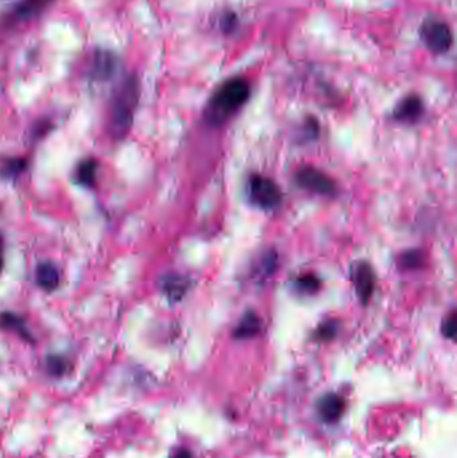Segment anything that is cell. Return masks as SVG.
Returning a JSON list of instances; mask_svg holds the SVG:
<instances>
[{
  "mask_svg": "<svg viewBox=\"0 0 457 458\" xmlns=\"http://www.w3.org/2000/svg\"><path fill=\"white\" fill-rule=\"evenodd\" d=\"M140 99L137 76H128L115 90L109 113V133L115 139H124L133 126L134 114Z\"/></svg>",
  "mask_w": 457,
  "mask_h": 458,
  "instance_id": "obj_1",
  "label": "cell"
},
{
  "mask_svg": "<svg viewBox=\"0 0 457 458\" xmlns=\"http://www.w3.org/2000/svg\"><path fill=\"white\" fill-rule=\"evenodd\" d=\"M251 94L247 80L243 78H232L224 82L210 98L206 110V118L210 125H222L239 109L243 108Z\"/></svg>",
  "mask_w": 457,
  "mask_h": 458,
  "instance_id": "obj_2",
  "label": "cell"
},
{
  "mask_svg": "<svg viewBox=\"0 0 457 458\" xmlns=\"http://www.w3.org/2000/svg\"><path fill=\"white\" fill-rule=\"evenodd\" d=\"M248 196L262 210H275L282 203V193L278 185L263 176L255 174L248 181Z\"/></svg>",
  "mask_w": 457,
  "mask_h": 458,
  "instance_id": "obj_3",
  "label": "cell"
},
{
  "mask_svg": "<svg viewBox=\"0 0 457 458\" xmlns=\"http://www.w3.org/2000/svg\"><path fill=\"white\" fill-rule=\"evenodd\" d=\"M419 35L426 47L435 54H444L452 47V33L449 27L440 20L424 22L419 28Z\"/></svg>",
  "mask_w": 457,
  "mask_h": 458,
  "instance_id": "obj_4",
  "label": "cell"
},
{
  "mask_svg": "<svg viewBox=\"0 0 457 458\" xmlns=\"http://www.w3.org/2000/svg\"><path fill=\"white\" fill-rule=\"evenodd\" d=\"M297 183L301 188L318 193L322 196H334L337 193V187L334 181L324 172L313 168L304 167L297 172Z\"/></svg>",
  "mask_w": 457,
  "mask_h": 458,
  "instance_id": "obj_5",
  "label": "cell"
},
{
  "mask_svg": "<svg viewBox=\"0 0 457 458\" xmlns=\"http://www.w3.org/2000/svg\"><path fill=\"white\" fill-rule=\"evenodd\" d=\"M117 70V57L109 50H97L92 60L90 76L98 82L112 79Z\"/></svg>",
  "mask_w": 457,
  "mask_h": 458,
  "instance_id": "obj_6",
  "label": "cell"
},
{
  "mask_svg": "<svg viewBox=\"0 0 457 458\" xmlns=\"http://www.w3.org/2000/svg\"><path fill=\"white\" fill-rule=\"evenodd\" d=\"M354 286H356V292L362 302V305H367L370 298L373 296L374 292V272L372 267L367 263H361L354 276Z\"/></svg>",
  "mask_w": 457,
  "mask_h": 458,
  "instance_id": "obj_7",
  "label": "cell"
},
{
  "mask_svg": "<svg viewBox=\"0 0 457 458\" xmlns=\"http://www.w3.org/2000/svg\"><path fill=\"white\" fill-rule=\"evenodd\" d=\"M53 0H20L8 15L10 23L30 20L42 14Z\"/></svg>",
  "mask_w": 457,
  "mask_h": 458,
  "instance_id": "obj_8",
  "label": "cell"
},
{
  "mask_svg": "<svg viewBox=\"0 0 457 458\" xmlns=\"http://www.w3.org/2000/svg\"><path fill=\"white\" fill-rule=\"evenodd\" d=\"M422 112H424V105L421 98L417 96H409L401 101L393 115L394 119L400 122L413 124L422 115Z\"/></svg>",
  "mask_w": 457,
  "mask_h": 458,
  "instance_id": "obj_9",
  "label": "cell"
},
{
  "mask_svg": "<svg viewBox=\"0 0 457 458\" xmlns=\"http://www.w3.org/2000/svg\"><path fill=\"white\" fill-rule=\"evenodd\" d=\"M35 279H37V283L42 289H44L47 292H51L59 286V279L60 278H59L58 268L50 262H44V263L39 264L38 268H37Z\"/></svg>",
  "mask_w": 457,
  "mask_h": 458,
  "instance_id": "obj_10",
  "label": "cell"
},
{
  "mask_svg": "<svg viewBox=\"0 0 457 458\" xmlns=\"http://www.w3.org/2000/svg\"><path fill=\"white\" fill-rule=\"evenodd\" d=\"M319 414L326 422H334L342 416L344 402L337 394H329L319 402Z\"/></svg>",
  "mask_w": 457,
  "mask_h": 458,
  "instance_id": "obj_11",
  "label": "cell"
},
{
  "mask_svg": "<svg viewBox=\"0 0 457 458\" xmlns=\"http://www.w3.org/2000/svg\"><path fill=\"white\" fill-rule=\"evenodd\" d=\"M260 328H262L260 318L255 312L249 311L242 318V321L239 322V325L235 328L233 337L236 339H248V338H252V337L258 335Z\"/></svg>",
  "mask_w": 457,
  "mask_h": 458,
  "instance_id": "obj_12",
  "label": "cell"
},
{
  "mask_svg": "<svg viewBox=\"0 0 457 458\" xmlns=\"http://www.w3.org/2000/svg\"><path fill=\"white\" fill-rule=\"evenodd\" d=\"M161 288L171 300L177 302L185 295L188 289V282L178 275H168L163 279Z\"/></svg>",
  "mask_w": 457,
  "mask_h": 458,
  "instance_id": "obj_13",
  "label": "cell"
},
{
  "mask_svg": "<svg viewBox=\"0 0 457 458\" xmlns=\"http://www.w3.org/2000/svg\"><path fill=\"white\" fill-rule=\"evenodd\" d=\"M0 328L13 331L20 335L22 338L31 341V335L27 331V327H26L23 318H20L19 315H17L14 312H0Z\"/></svg>",
  "mask_w": 457,
  "mask_h": 458,
  "instance_id": "obj_14",
  "label": "cell"
},
{
  "mask_svg": "<svg viewBox=\"0 0 457 458\" xmlns=\"http://www.w3.org/2000/svg\"><path fill=\"white\" fill-rule=\"evenodd\" d=\"M97 169H98V164L93 158H88L79 162L76 173L78 184L89 188L93 187L96 184Z\"/></svg>",
  "mask_w": 457,
  "mask_h": 458,
  "instance_id": "obj_15",
  "label": "cell"
},
{
  "mask_svg": "<svg viewBox=\"0 0 457 458\" xmlns=\"http://www.w3.org/2000/svg\"><path fill=\"white\" fill-rule=\"evenodd\" d=\"M27 162L22 157H11L3 161L0 167V174L6 178H14L24 172Z\"/></svg>",
  "mask_w": 457,
  "mask_h": 458,
  "instance_id": "obj_16",
  "label": "cell"
},
{
  "mask_svg": "<svg viewBox=\"0 0 457 458\" xmlns=\"http://www.w3.org/2000/svg\"><path fill=\"white\" fill-rule=\"evenodd\" d=\"M401 267L405 269H417L424 266V253L419 249H410L402 253L400 259Z\"/></svg>",
  "mask_w": 457,
  "mask_h": 458,
  "instance_id": "obj_17",
  "label": "cell"
},
{
  "mask_svg": "<svg viewBox=\"0 0 457 458\" xmlns=\"http://www.w3.org/2000/svg\"><path fill=\"white\" fill-rule=\"evenodd\" d=\"M295 287H297L298 291H301V292H305V294H314V292H317V291L319 289L321 282H319V279H318L317 276L307 273V275H304V276H301V278L297 279Z\"/></svg>",
  "mask_w": 457,
  "mask_h": 458,
  "instance_id": "obj_18",
  "label": "cell"
},
{
  "mask_svg": "<svg viewBox=\"0 0 457 458\" xmlns=\"http://www.w3.org/2000/svg\"><path fill=\"white\" fill-rule=\"evenodd\" d=\"M442 332L444 337L448 339H454L456 334V314H451V316L447 318V321L442 325Z\"/></svg>",
  "mask_w": 457,
  "mask_h": 458,
  "instance_id": "obj_19",
  "label": "cell"
},
{
  "mask_svg": "<svg viewBox=\"0 0 457 458\" xmlns=\"http://www.w3.org/2000/svg\"><path fill=\"white\" fill-rule=\"evenodd\" d=\"M337 323H334V322H326L324 325H321L319 328H318V338L319 339H331L333 337H335V334H337Z\"/></svg>",
  "mask_w": 457,
  "mask_h": 458,
  "instance_id": "obj_20",
  "label": "cell"
},
{
  "mask_svg": "<svg viewBox=\"0 0 457 458\" xmlns=\"http://www.w3.org/2000/svg\"><path fill=\"white\" fill-rule=\"evenodd\" d=\"M47 368H49V371H50L51 374H54V375H60V374L65 371L66 364H65V361H63V359H60V358H58V357H50V358L47 359Z\"/></svg>",
  "mask_w": 457,
  "mask_h": 458,
  "instance_id": "obj_21",
  "label": "cell"
},
{
  "mask_svg": "<svg viewBox=\"0 0 457 458\" xmlns=\"http://www.w3.org/2000/svg\"><path fill=\"white\" fill-rule=\"evenodd\" d=\"M3 269V239L0 236V273Z\"/></svg>",
  "mask_w": 457,
  "mask_h": 458,
  "instance_id": "obj_22",
  "label": "cell"
},
{
  "mask_svg": "<svg viewBox=\"0 0 457 458\" xmlns=\"http://www.w3.org/2000/svg\"><path fill=\"white\" fill-rule=\"evenodd\" d=\"M174 458H192L191 455L188 452H180Z\"/></svg>",
  "mask_w": 457,
  "mask_h": 458,
  "instance_id": "obj_23",
  "label": "cell"
}]
</instances>
